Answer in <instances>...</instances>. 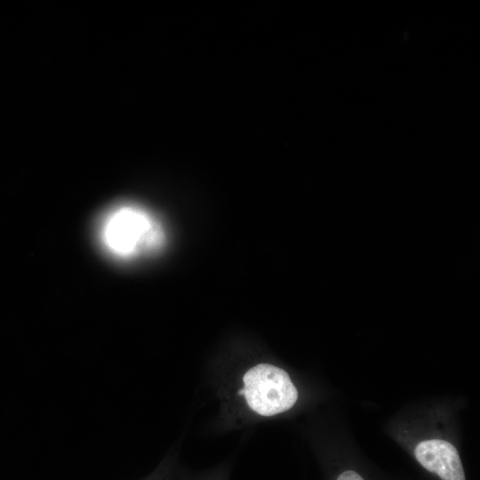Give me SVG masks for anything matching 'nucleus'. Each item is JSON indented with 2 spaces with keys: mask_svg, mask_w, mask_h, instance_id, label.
I'll return each mask as SVG.
<instances>
[{
  "mask_svg": "<svg viewBox=\"0 0 480 480\" xmlns=\"http://www.w3.org/2000/svg\"><path fill=\"white\" fill-rule=\"evenodd\" d=\"M170 468L162 467L157 469L151 476L148 477L146 480H169L170 476Z\"/></svg>",
  "mask_w": 480,
  "mask_h": 480,
  "instance_id": "obj_4",
  "label": "nucleus"
},
{
  "mask_svg": "<svg viewBox=\"0 0 480 480\" xmlns=\"http://www.w3.org/2000/svg\"><path fill=\"white\" fill-rule=\"evenodd\" d=\"M99 238L105 251L118 260H132L159 250L165 240L161 224L145 209L119 204L106 212Z\"/></svg>",
  "mask_w": 480,
  "mask_h": 480,
  "instance_id": "obj_1",
  "label": "nucleus"
},
{
  "mask_svg": "<svg viewBox=\"0 0 480 480\" xmlns=\"http://www.w3.org/2000/svg\"><path fill=\"white\" fill-rule=\"evenodd\" d=\"M418 463L441 480H467L456 447L441 439L420 442L413 452Z\"/></svg>",
  "mask_w": 480,
  "mask_h": 480,
  "instance_id": "obj_3",
  "label": "nucleus"
},
{
  "mask_svg": "<svg viewBox=\"0 0 480 480\" xmlns=\"http://www.w3.org/2000/svg\"><path fill=\"white\" fill-rule=\"evenodd\" d=\"M244 396L247 405L261 416H273L291 409L298 399V391L289 374L269 364H259L243 377Z\"/></svg>",
  "mask_w": 480,
  "mask_h": 480,
  "instance_id": "obj_2",
  "label": "nucleus"
}]
</instances>
